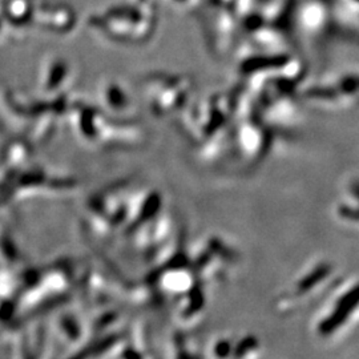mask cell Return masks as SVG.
Here are the masks:
<instances>
[{"instance_id": "1", "label": "cell", "mask_w": 359, "mask_h": 359, "mask_svg": "<svg viewBox=\"0 0 359 359\" xmlns=\"http://www.w3.org/2000/svg\"><path fill=\"white\" fill-rule=\"evenodd\" d=\"M359 302V287L351 290L348 294L345 295L341 302L338 304L337 311H334V316L332 318H329V321L326 322V325L323 323V332H330L334 330L337 326H339V323L344 321L348 316V313L355 308V305H358Z\"/></svg>"}]
</instances>
